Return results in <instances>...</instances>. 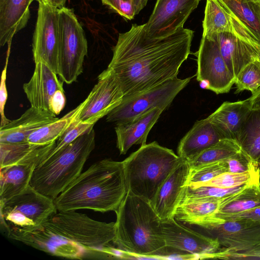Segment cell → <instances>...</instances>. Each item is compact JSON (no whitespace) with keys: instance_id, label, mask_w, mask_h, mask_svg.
Segmentation results:
<instances>
[{"instance_id":"cell-36","label":"cell","mask_w":260,"mask_h":260,"mask_svg":"<svg viewBox=\"0 0 260 260\" xmlns=\"http://www.w3.org/2000/svg\"><path fill=\"white\" fill-rule=\"evenodd\" d=\"M235 84L239 93L248 90L254 93L260 87V60L257 58L247 64L235 78Z\"/></svg>"},{"instance_id":"cell-2","label":"cell","mask_w":260,"mask_h":260,"mask_svg":"<svg viewBox=\"0 0 260 260\" xmlns=\"http://www.w3.org/2000/svg\"><path fill=\"white\" fill-rule=\"evenodd\" d=\"M127 192L122 161L105 158L81 173L53 201L57 211H115Z\"/></svg>"},{"instance_id":"cell-19","label":"cell","mask_w":260,"mask_h":260,"mask_svg":"<svg viewBox=\"0 0 260 260\" xmlns=\"http://www.w3.org/2000/svg\"><path fill=\"white\" fill-rule=\"evenodd\" d=\"M57 75L44 62L35 63L32 76L23 85L31 107L51 112L50 105L53 96L58 91L64 90L63 82L58 79Z\"/></svg>"},{"instance_id":"cell-12","label":"cell","mask_w":260,"mask_h":260,"mask_svg":"<svg viewBox=\"0 0 260 260\" xmlns=\"http://www.w3.org/2000/svg\"><path fill=\"white\" fill-rule=\"evenodd\" d=\"M35 63L43 61L57 75L59 67V8L39 3L32 42Z\"/></svg>"},{"instance_id":"cell-4","label":"cell","mask_w":260,"mask_h":260,"mask_svg":"<svg viewBox=\"0 0 260 260\" xmlns=\"http://www.w3.org/2000/svg\"><path fill=\"white\" fill-rule=\"evenodd\" d=\"M94 147L92 127L37 166L30 185L54 201L81 174Z\"/></svg>"},{"instance_id":"cell-20","label":"cell","mask_w":260,"mask_h":260,"mask_svg":"<svg viewBox=\"0 0 260 260\" xmlns=\"http://www.w3.org/2000/svg\"><path fill=\"white\" fill-rule=\"evenodd\" d=\"M252 108L249 98L234 102H225L208 118L222 139L237 141L240 132Z\"/></svg>"},{"instance_id":"cell-39","label":"cell","mask_w":260,"mask_h":260,"mask_svg":"<svg viewBox=\"0 0 260 260\" xmlns=\"http://www.w3.org/2000/svg\"><path fill=\"white\" fill-rule=\"evenodd\" d=\"M224 160L226 165L228 172L243 173L258 168L242 150L224 159Z\"/></svg>"},{"instance_id":"cell-31","label":"cell","mask_w":260,"mask_h":260,"mask_svg":"<svg viewBox=\"0 0 260 260\" xmlns=\"http://www.w3.org/2000/svg\"><path fill=\"white\" fill-rule=\"evenodd\" d=\"M202 37L212 38L232 28L231 15L218 0H206Z\"/></svg>"},{"instance_id":"cell-51","label":"cell","mask_w":260,"mask_h":260,"mask_svg":"<svg viewBox=\"0 0 260 260\" xmlns=\"http://www.w3.org/2000/svg\"><path fill=\"white\" fill-rule=\"evenodd\" d=\"M125 1H133V0H125Z\"/></svg>"},{"instance_id":"cell-1","label":"cell","mask_w":260,"mask_h":260,"mask_svg":"<svg viewBox=\"0 0 260 260\" xmlns=\"http://www.w3.org/2000/svg\"><path fill=\"white\" fill-rule=\"evenodd\" d=\"M193 31L182 27L161 38L147 36L145 24L119 34L108 68L118 78L123 98L177 77L190 51Z\"/></svg>"},{"instance_id":"cell-21","label":"cell","mask_w":260,"mask_h":260,"mask_svg":"<svg viewBox=\"0 0 260 260\" xmlns=\"http://www.w3.org/2000/svg\"><path fill=\"white\" fill-rule=\"evenodd\" d=\"M163 111L155 108L135 118L116 124V146L120 154H125L135 145L146 144L148 135Z\"/></svg>"},{"instance_id":"cell-44","label":"cell","mask_w":260,"mask_h":260,"mask_svg":"<svg viewBox=\"0 0 260 260\" xmlns=\"http://www.w3.org/2000/svg\"><path fill=\"white\" fill-rule=\"evenodd\" d=\"M253 108H260V87L249 98Z\"/></svg>"},{"instance_id":"cell-49","label":"cell","mask_w":260,"mask_h":260,"mask_svg":"<svg viewBox=\"0 0 260 260\" xmlns=\"http://www.w3.org/2000/svg\"><path fill=\"white\" fill-rule=\"evenodd\" d=\"M258 58L260 60V50L258 52Z\"/></svg>"},{"instance_id":"cell-24","label":"cell","mask_w":260,"mask_h":260,"mask_svg":"<svg viewBox=\"0 0 260 260\" xmlns=\"http://www.w3.org/2000/svg\"><path fill=\"white\" fill-rule=\"evenodd\" d=\"M38 0H0V45L10 47L14 36L23 28L30 16L29 6Z\"/></svg>"},{"instance_id":"cell-11","label":"cell","mask_w":260,"mask_h":260,"mask_svg":"<svg viewBox=\"0 0 260 260\" xmlns=\"http://www.w3.org/2000/svg\"><path fill=\"white\" fill-rule=\"evenodd\" d=\"M232 28L215 35L220 52L235 78L248 63L258 58L260 43L255 37L233 15Z\"/></svg>"},{"instance_id":"cell-41","label":"cell","mask_w":260,"mask_h":260,"mask_svg":"<svg viewBox=\"0 0 260 260\" xmlns=\"http://www.w3.org/2000/svg\"><path fill=\"white\" fill-rule=\"evenodd\" d=\"M8 58L6 59V63L2 71L1 76V81L0 86V113L1 116V127L2 128L8 123L11 120H9L5 114V107L8 98V92L6 87V76L7 69L8 66Z\"/></svg>"},{"instance_id":"cell-50","label":"cell","mask_w":260,"mask_h":260,"mask_svg":"<svg viewBox=\"0 0 260 260\" xmlns=\"http://www.w3.org/2000/svg\"><path fill=\"white\" fill-rule=\"evenodd\" d=\"M254 1H259V0H254Z\"/></svg>"},{"instance_id":"cell-10","label":"cell","mask_w":260,"mask_h":260,"mask_svg":"<svg viewBox=\"0 0 260 260\" xmlns=\"http://www.w3.org/2000/svg\"><path fill=\"white\" fill-rule=\"evenodd\" d=\"M196 53L197 81L217 94L229 92L235 79L222 56L215 35L212 38L202 37Z\"/></svg>"},{"instance_id":"cell-15","label":"cell","mask_w":260,"mask_h":260,"mask_svg":"<svg viewBox=\"0 0 260 260\" xmlns=\"http://www.w3.org/2000/svg\"><path fill=\"white\" fill-rule=\"evenodd\" d=\"M200 0H157L148 21L145 23L148 36L158 38L169 36L183 25L197 8Z\"/></svg>"},{"instance_id":"cell-37","label":"cell","mask_w":260,"mask_h":260,"mask_svg":"<svg viewBox=\"0 0 260 260\" xmlns=\"http://www.w3.org/2000/svg\"><path fill=\"white\" fill-rule=\"evenodd\" d=\"M228 172L224 159L191 169L186 185L202 184L224 172Z\"/></svg>"},{"instance_id":"cell-8","label":"cell","mask_w":260,"mask_h":260,"mask_svg":"<svg viewBox=\"0 0 260 260\" xmlns=\"http://www.w3.org/2000/svg\"><path fill=\"white\" fill-rule=\"evenodd\" d=\"M84 31L72 9H59V67L58 75L67 84L75 82L82 73L87 54Z\"/></svg>"},{"instance_id":"cell-40","label":"cell","mask_w":260,"mask_h":260,"mask_svg":"<svg viewBox=\"0 0 260 260\" xmlns=\"http://www.w3.org/2000/svg\"><path fill=\"white\" fill-rule=\"evenodd\" d=\"M102 3L126 20H131L136 15L133 1L125 0H101Z\"/></svg>"},{"instance_id":"cell-7","label":"cell","mask_w":260,"mask_h":260,"mask_svg":"<svg viewBox=\"0 0 260 260\" xmlns=\"http://www.w3.org/2000/svg\"><path fill=\"white\" fill-rule=\"evenodd\" d=\"M57 211L53 200L30 185L21 193L0 203L1 223L10 230L31 231Z\"/></svg>"},{"instance_id":"cell-27","label":"cell","mask_w":260,"mask_h":260,"mask_svg":"<svg viewBox=\"0 0 260 260\" xmlns=\"http://www.w3.org/2000/svg\"><path fill=\"white\" fill-rule=\"evenodd\" d=\"M219 200H202L180 203L174 218L179 221L198 225L204 229L224 220L216 216Z\"/></svg>"},{"instance_id":"cell-29","label":"cell","mask_w":260,"mask_h":260,"mask_svg":"<svg viewBox=\"0 0 260 260\" xmlns=\"http://www.w3.org/2000/svg\"><path fill=\"white\" fill-rule=\"evenodd\" d=\"M260 43V4L254 0H218Z\"/></svg>"},{"instance_id":"cell-17","label":"cell","mask_w":260,"mask_h":260,"mask_svg":"<svg viewBox=\"0 0 260 260\" xmlns=\"http://www.w3.org/2000/svg\"><path fill=\"white\" fill-rule=\"evenodd\" d=\"M190 171L191 167L188 161L182 159L150 202L161 220L174 218Z\"/></svg>"},{"instance_id":"cell-16","label":"cell","mask_w":260,"mask_h":260,"mask_svg":"<svg viewBox=\"0 0 260 260\" xmlns=\"http://www.w3.org/2000/svg\"><path fill=\"white\" fill-rule=\"evenodd\" d=\"M161 225L168 248L196 255L198 259L212 258L213 254L220 249L217 239L188 229L174 218L161 220Z\"/></svg>"},{"instance_id":"cell-18","label":"cell","mask_w":260,"mask_h":260,"mask_svg":"<svg viewBox=\"0 0 260 260\" xmlns=\"http://www.w3.org/2000/svg\"><path fill=\"white\" fill-rule=\"evenodd\" d=\"M8 237L48 254L68 258H81L83 248L64 241L47 231L42 226L31 231L10 230Z\"/></svg>"},{"instance_id":"cell-48","label":"cell","mask_w":260,"mask_h":260,"mask_svg":"<svg viewBox=\"0 0 260 260\" xmlns=\"http://www.w3.org/2000/svg\"><path fill=\"white\" fill-rule=\"evenodd\" d=\"M257 164H258V167L259 170L260 171V158H259V160L258 161V163Z\"/></svg>"},{"instance_id":"cell-22","label":"cell","mask_w":260,"mask_h":260,"mask_svg":"<svg viewBox=\"0 0 260 260\" xmlns=\"http://www.w3.org/2000/svg\"><path fill=\"white\" fill-rule=\"evenodd\" d=\"M51 112L30 107L19 118L0 128V143L22 144L41 127L57 120Z\"/></svg>"},{"instance_id":"cell-45","label":"cell","mask_w":260,"mask_h":260,"mask_svg":"<svg viewBox=\"0 0 260 260\" xmlns=\"http://www.w3.org/2000/svg\"><path fill=\"white\" fill-rule=\"evenodd\" d=\"M148 0H133V5L136 15L138 14L145 7Z\"/></svg>"},{"instance_id":"cell-52","label":"cell","mask_w":260,"mask_h":260,"mask_svg":"<svg viewBox=\"0 0 260 260\" xmlns=\"http://www.w3.org/2000/svg\"><path fill=\"white\" fill-rule=\"evenodd\" d=\"M259 4H260V0L259 1Z\"/></svg>"},{"instance_id":"cell-47","label":"cell","mask_w":260,"mask_h":260,"mask_svg":"<svg viewBox=\"0 0 260 260\" xmlns=\"http://www.w3.org/2000/svg\"><path fill=\"white\" fill-rule=\"evenodd\" d=\"M39 3H43L54 6V0H38Z\"/></svg>"},{"instance_id":"cell-6","label":"cell","mask_w":260,"mask_h":260,"mask_svg":"<svg viewBox=\"0 0 260 260\" xmlns=\"http://www.w3.org/2000/svg\"><path fill=\"white\" fill-rule=\"evenodd\" d=\"M42 226L51 234L87 251L104 253L116 237L115 222L95 220L75 210L57 211Z\"/></svg>"},{"instance_id":"cell-5","label":"cell","mask_w":260,"mask_h":260,"mask_svg":"<svg viewBox=\"0 0 260 260\" xmlns=\"http://www.w3.org/2000/svg\"><path fill=\"white\" fill-rule=\"evenodd\" d=\"M181 160L155 141L141 146L122 161L127 191L150 202Z\"/></svg>"},{"instance_id":"cell-28","label":"cell","mask_w":260,"mask_h":260,"mask_svg":"<svg viewBox=\"0 0 260 260\" xmlns=\"http://www.w3.org/2000/svg\"><path fill=\"white\" fill-rule=\"evenodd\" d=\"M36 164H15L1 168L0 203L21 193L29 185Z\"/></svg>"},{"instance_id":"cell-23","label":"cell","mask_w":260,"mask_h":260,"mask_svg":"<svg viewBox=\"0 0 260 260\" xmlns=\"http://www.w3.org/2000/svg\"><path fill=\"white\" fill-rule=\"evenodd\" d=\"M221 139L208 117L198 120L180 141L178 155L190 162Z\"/></svg>"},{"instance_id":"cell-33","label":"cell","mask_w":260,"mask_h":260,"mask_svg":"<svg viewBox=\"0 0 260 260\" xmlns=\"http://www.w3.org/2000/svg\"><path fill=\"white\" fill-rule=\"evenodd\" d=\"M241 150V146L237 141L221 139L188 162L192 170L204 165L220 161Z\"/></svg>"},{"instance_id":"cell-38","label":"cell","mask_w":260,"mask_h":260,"mask_svg":"<svg viewBox=\"0 0 260 260\" xmlns=\"http://www.w3.org/2000/svg\"><path fill=\"white\" fill-rule=\"evenodd\" d=\"M94 125L80 121L77 118L56 140L55 146L48 157L72 142L78 137L93 127Z\"/></svg>"},{"instance_id":"cell-14","label":"cell","mask_w":260,"mask_h":260,"mask_svg":"<svg viewBox=\"0 0 260 260\" xmlns=\"http://www.w3.org/2000/svg\"><path fill=\"white\" fill-rule=\"evenodd\" d=\"M204 229L227 251H245L260 243V221L250 218L224 220Z\"/></svg>"},{"instance_id":"cell-43","label":"cell","mask_w":260,"mask_h":260,"mask_svg":"<svg viewBox=\"0 0 260 260\" xmlns=\"http://www.w3.org/2000/svg\"><path fill=\"white\" fill-rule=\"evenodd\" d=\"M239 218H250L260 221V206L243 213L224 217L222 219L227 220Z\"/></svg>"},{"instance_id":"cell-32","label":"cell","mask_w":260,"mask_h":260,"mask_svg":"<svg viewBox=\"0 0 260 260\" xmlns=\"http://www.w3.org/2000/svg\"><path fill=\"white\" fill-rule=\"evenodd\" d=\"M80 109L79 105L62 117L36 130L29 136L27 142L37 145H46L56 142L77 118Z\"/></svg>"},{"instance_id":"cell-30","label":"cell","mask_w":260,"mask_h":260,"mask_svg":"<svg viewBox=\"0 0 260 260\" xmlns=\"http://www.w3.org/2000/svg\"><path fill=\"white\" fill-rule=\"evenodd\" d=\"M241 150L258 166L260 158V108H252L239 135Z\"/></svg>"},{"instance_id":"cell-25","label":"cell","mask_w":260,"mask_h":260,"mask_svg":"<svg viewBox=\"0 0 260 260\" xmlns=\"http://www.w3.org/2000/svg\"><path fill=\"white\" fill-rule=\"evenodd\" d=\"M56 142L37 145L29 143H0L1 168L15 164H36L37 166L50 154Z\"/></svg>"},{"instance_id":"cell-13","label":"cell","mask_w":260,"mask_h":260,"mask_svg":"<svg viewBox=\"0 0 260 260\" xmlns=\"http://www.w3.org/2000/svg\"><path fill=\"white\" fill-rule=\"evenodd\" d=\"M123 98L120 82L114 72L107 68L98 76L97 83L80 104L78 120L94 124L118 106Z\"/></svg>"},{"instance_id":"cell-35","label":"cell","mask_w":260,"mask_h":260,"mask_svg":"<svg viewBox=\"0 0 260 260\" xmlns=\"http://www.w3.org/2000/svg\"><path fill=\"white\" fill-rule=\"evenodd\" d=\"M243 186V185L232 188H222L207 185H187L185 186L180 204L202 200H219L238 191Z\"/></svg>"},{"instance_id":"cell-46","label":"cell","mask_w":260,"mask_h":260,"mask_svg":"<svg viewBox=\"0 0 260 260\" xmlns=\"http://www.w3.org/2000/svg\"><path fill=\"white\" fill-rule=\"evenodd\" d=\"M67 0H54V6L58 8L64 7Z\"/></svg>"},{"instance_id":"cell-34","label":"cell","mask_w":260,"mask_h":260,"mask_svg":"<svg viewBox=\"0 0 260 260\" xmlns=\"http://www.w3.org/2000/svg\"><path fill=\"white\" fill-rule=\"evenodd\" d=\"M257 181H260V171L258 168L243 173L224 172L199 185L232 188Z\"/></svg>"},{"instance_id":"cell-42","label":"cell","mask_w":260,"mask_h":260,"mask_svg":"<svg viewBox=\"0 0 260 260\" xmlns=\"http://www.w3.org/2000/svg\"><path fill=\"white\" fill-rule=\"evenodd\" d=\"M66 99L64 90H59L53 96L50 105V112L55 115H58L64 108Z\"/></svg>"},{"instance_id":"cell-9","label":"cell","mask_w":260,"mask_h":260,"mask_svg":"<svg viewBox=\"0 0 260 260\" xmlns=\"http://www.w3.org/2000/svg\"><path fill=\"white\" fill-rule=\"evenodd\" d=\"M191 78L176 77L146 91L123 98L121 103L107 115V121L117 124L155 108L164 111L169 108Z\"/></svg>"},{"instance_id":"cell-3","label":"cell","mask_w":260,"mask_h":260,"mask_svg":"<svg viewBox=\"0 0 260 260\" xmlns=\"http://www.w3.org/2000/svg\"><path fill=\"white\" fill-rule=\"evenodd\" d=\"M116 237L113 242L125 256L154 257L168 250L161 220L150 202L127 191L115 211Z\"/></svg>"},{"instance_id":"cell-26","label":"cell","mask_w":260,"mask_h":260,"mask_svg":"<svg viewBox=\"0 0 260 260\" xmlns=\"http://www.w3.org/2000/svg\"><path fill=\"white\" fill-rule=\"evenodd\" d=\"M260 206V181L247 183L219 200L216 216L220 219Z\"/></svg>"}]
</instances>
